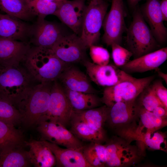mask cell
I'll return each mask as SVG.
<instances>
[{"label":"cell","mask_w":167,"mask_h":167,"mask_svg":"<svg viewBox=\"0 0 167 167\" xmlns=\"http://www.w3.org/2000/svg\"><path fill=\"white\" fill-rule=\"evenodd\" d=\"M48 0L51 2H53L54 3H57V4H61L63 2L65 1H66V0Z\"/></svg>","instance_id":"cell-41"},{"label":"cell","mask_w":167,"mask_h":167,"mask_svg":"<svg viewBox=\"0 0 167 167\" xmlns=\"http://www.w3.org/2000/svg\"><path fill=\"white\" fill-rule=\"evenodd\" d=\"M129 6L132 8L135 9L138 2L141 0H127Z\"/></svg>","instance_id":"cell-40"},{"label":"cell","mask_w":167,"mask_h":167,"mask_svg":"<svg viewBox=\"0 0 167 167\" xmlns=\"http://www.w3.org/2000/svg\"><path fill=\"white\" fill-rule=\"evenodd\" d=\"M151 84V86L156 95L167 109V89L164 85L162 82L160 80H157Z\"/></svg>","instance_id":"cell-37"},{"label":"cell","mask_w":167,"mask_h":167,"mask_svg":"<svg viewBox=\"0 0 167 167\" xmlns=\"http://www.w3.org/2000/svg\"><path fill=\"white\" fill-rule=\"evenodd\" d=\"M25 144L23 134L15 126L0 120V151Z\"/></svg>","instance_id":"cell-27"},{"label":"cell","mask_w":167,"mask_h":167,"mask_svg":"<svg viewBox=\"0 0 167 167\" xmlns=\"http://www.w3.org/2000/svg\"><path fill=\"white\" fill-rule=\"evenodd\" d=\"M105 146V166H123L134 158L135 154L126 144L112 139L108 141Z\"/></svg>","instance_id":"cell-20"},{"label":"cell","mask_w":167,"mask_h":167,"mask_svg":"<svg viewBox=\"0 0 167 167\" xmlns=\"http://www.w3.org/2000/svg\"><path fill=\"white\" fill-rule=\"evenodd\" d=\"M83 63L89 78L101 86H112L133 77L115 65L109 64L99 65L87 60Z\"/></svg>","instance_id":"cell-11"},{"label":"cell","mask_w":167,"mask_h":167,"mask_svg":"<svg viewBox=\"0 0 167 167\" xmlns=\"http://www.w3.org/2000/svg\"><path fill=\"white\" fill-rule=\"evenodd\" d=\"M137 105L138 116L140 119V126H142L139 127L137 131L144 128L146 129L145 133L153 132L157 131L166 125V118L157 116Z\"/></svg>","instance_id":"cell-30"},{"label":"cell","mask_w":167,"mask_h":167,"mask_svg":"<svg viewBox=\"0 0 167 167\" xmlns=\"http://www.w3.org/2000/svg\"><path fill=\"white\" fill-rule=\"evenodd\" d=\"M155 70L157 72L158 76L164 80V81H165V83L167 84V74L159 70L158 68L156 69Z\"/></svg>","instance_id":"cell-39"},{"label":"cell","mask_w":167,"mask_h":167,"mask_svg":"<svg viewBox=\"0 0 167 167\" xmlns=\"http://www.w3.org/2000/svg\"><path fill=\"white\" fill-rule=\"evenodd\" d=\"M31 49L24 41L0 39V69L19 65Z\"/></svg>","instance_id":"cell-13"},{"label":"cell","mask_w":167,"mask_h":167,"mask_svg":"<svg viewBox=\"0 0 167 167\" xmlns=\"http://www.w3.org/2000/svg\"><path fill=\"white\" fill-rule=\"evenodd\" d=\"M136 99L139 105L152 112L158 106H164L156 95L151 84L143 90Z\"/></svg>","instance_id":"cell-34"},{"label":"cell","mask_w":167,"mask_h":167,"mask_svg":"<svg viewBox=\"0 0 167 167\" xmlns=\"http://www.w3.org/2000/svg\"><path fill=\"white\" fill-rule=\"evenodd\" d=\"M58 79L63 87L72 91L92 93L97 92L87 76L78 68L70 64L66 67Z\"/></svg>","instance_id":"cell-17"},{"label":"cell","mask_w":167,"mask_h":167,"mask_svg":"<svg viewBox=\"0 0 167 167\" xmlns=\"http://www.w3.org/2000/svg\"><path fill=\"white\" fill-rule=\"evenodd\" d=\"M125 11L123 0H112L110 9L106 14L102 26V39L107 46L113 43L121 45L122 35L126 28Z\"/></svg>","instance_id":"cell-8"},{"label":"cell","mask_w":167,"mask_h":167,"mask_svg":"<svg viewBox=\"0 0 167 167\" xmlns=\"http://www.w3.org/2000/svg\"><path fill=\"white\" fill-rule=\"evenodd\" d=\"M108 6L103 0H91L86 6L79 36L87 48L98 41Z\"/></svg>","instance_id":"cell-6"},{"label":"cell","mask_w":167,"mask_h":167,"mask_svg":"<svg viewBox=\"0 0 167 167\" xmlns=\"http://www.w3.org/2000/svg\"><path fill=\"white\" fill-rule=\"evenodd\" d=\"M31 165L28 151L23 147L0 151V167H27Z\"/></svg>","instance_id":"cell-26"},{"label":"cell","mask_w":167,"mask_h":167,"mask_svg":"<svg viewBox=\"0 0 167 167\" xmlns=\"http://www.w3.org/2000/svg\"><path fill=\"white\" fill-rule=\"evenodd\" d=\"M87 49L80 36L74 33L63 35L51 48L60 60L69 64L86 60Z\"/></svg>","instance_id":"cell-10"},{"label":"cell","mask_w":167,"mask_h":167,"mask_svg":"<svg viewBox=\"0 0 167 167\" xmlns=\"http://www.w3.org/2000/svg\"><path fill=\"white\" fill-rule=\"evenodd\" d=\"M155 78L154 75L140 78L133 77L113 86L105 87L101 98L102 102L110 108L118 102H134Z\"/></svg>","instance_id":"cell-5"},{"label":"cell","mask_w":167,"mask_h":167,"mask_svg":"<svg viewBox=\"0 0 167 167\" xmlns=\"http://www.w3.org/2000/svg\"><path fill=\"white\" fill-rule=\"evenodd\" d=\"M110 108L105 105L91 109L73 110L72 116L83 121L96 130L104 131L103 126L106 122Z\"/></svg>","instance_id":"cell-23"},{"label":"cell","mask_w":167,"mask_h":167,"mask_svg":"<svg viewBox=\"0 0 167 167\" xmlns=\"http://www.w3.org/2000/svg\"><path fill=\"white\" fill-rule=\"evenodd\" d=\"M27 10L32 15L38 18L54 15L61 4L48 0H22Z\"/></svg>","instance_id":"cell-29"},{"label":"cell","mask_w":167,"mask_h":167,"mask_svg":"<svg viewBox=\"0 0 167 167\" xmlns=\"http://www.w3.org/2000/svg\"><path fill=\"white\" fill-rule=\"evenodd\" d=\"M140 10L157 42L159 44L165 43L167 30L163 23L159 0H147Z\"/></svg>","instance_id":"cell-14"},{"label":"cell","mask_w":167,"mask_h":167,"mask_svg":"<svg viewBox=\"0 0 167 167\" xmlns=\"http://www.w3.org/2000/svg\"><path fill=\"white\" fill-rule=\"evenodd\" d=\"M73 111L62 86L57 80L55 81L52 84L47 110L37 124L50 121L59 123L66 127L70 125Z\"/></svg>","instance_id":"cell-7"},{"label":"cell","mask_w":167,"mask_h":167,"mask_svg":"<svg viewBox=\"0 0 167 167\" xmlns=\"http://www.w3.org/2000/svg\"><path fill=\"white\" fill-rule=\"evenodd\" d=\"M85 0H66L54 14L74 33L80 34L86 6Z\"/></svg>","instance_id":"cell-12"},{"label":"cell","mask_w":167,"mask_h":167,"mask_svg":"<svg viewBox=\"0 0 167 167\" xmlns=\"http://www.w3.org/2000/svg\"><path fill=\"white\" fill-rule=\"evenodd\" d=\"M0 120L15 126L21 122V115L13 104L0 97Z\"/></svg>","instance_id":"cell-32"},{"label":"cell","mask_w":167,"mask_h":167,"mask_svg":"<svg viewBox=\"0 0 167 167\" xmlns=\"http://www.w3.org/2000/svg\"><path fill=\"white\" fill-rule=\"evenodd\" d=\"M24 61L27 70L39 83L57 80L69 64L60 60L51 49L36 46L31 49Z\"/></svg>","instance_id":"cell-1"},{"label":"cell","mask_w":167,"mask_h":167,"mask_svg":"<svg viewBox=\"0 0 167 167\" xmlns=\"http://www.w3.org/2000/svg\"><path fill=\"white\" fill-rule=\"evenodd\" d=\"M1 69H0V71Z\"/></svg>","instance_id":"cell-42"},{"label":"cell","mask_w":167,"mask_h":167,"mask_svg":"<svg viewBox=\"0 0 167 167\" xmlns=\"http://www.w3.org/2000/svg\"><path fill=\"white\" fill-rule=\"evenodd\" d=\"M36 81L27 70L19 65L0 71V97L15 106L28 94Z\"/></svg>","instance_id":"cell-3"},{"label":"cell","mask_w":167,"mask_h":167,"mask_svg":"<svg viewBox=\"0 0 167 167\" xmlns=\"http://www.w3.org/2000/svg\"><path fill=\"white\" fill-rule=\"evenodd\" d=\"M37 125L41 140L66 148L82 150L84 145L81 140L60 123L46 121L40 122Z\"/></svg>","instance_id":"cell-9"},{"label":"cell","mask_w":167,"mask_h":167,"mask_svg":"<svg viewBox=\"0 0 167 167\" xmlns=\"http://www.w3.org/2000/svg\"><path fill=\"white\" fill-rule=\"evenodd\" d=\"M89 48V54L93 63L101 66L109 64L110 54L106 49L95 45H92Z\"/></svg>","instance_id":"cell-36"},{"label":"cell","mask_w":167,"mask_h":167,"mask_svg":"<svg viewBox=\"0 0 167 167\" xmlns=\"http://www.w3.org/2000/svg\"><path fill=\"white\" fill-rule=\"evenodd\" d=\"M111 46L113 59L115 65L118 67L126 64L132 56V54L130 50L119 44L113 43Z\"/></svg>","instance_id":"cell-35"},{"label":"cell","mask_w":167,"mask_h":167,"mask_svg":"<svg viewBox=\"0 0 167 167\" xmlns=\"http://www.w3.org/2000/svg\"><path fill=\"white\" fill-rule=\"evenodd\" d=\"M0 9L21 20L28 19L32 16L22 0H0Z\"/></svg>","instance_id":"cell-31"},{"label":"cell","mask_w":167,"mask_h":167,"mask_svg":"<svg viewBox=\"0 0 167 167\" xmlns=\"http://www.w3.org/2000/svg\"><path fill=\"white\" fill-rule=\"evenodd\" d=\"M139 136V138L148 148L153 150H166V137L162 132L157 131L147 132Z\"/></svg>","instance_id":"cell-33"},{"label":"cell","mask_w":167,"mask_h":167,"mask_svg":"<svg viewBox=\"0 0 167 167\" xmlns=\"http://www.w3.org/2000/svg\"><path fill=\"white\" fill-rule=\"evenodd\" d=\"M32 28L20 19L0 14V39L24 41L31 35Z\"/></svg>","instance_id":"cell-19"},{"label":"cell","mask_w":167,"mask_h":167,"mask_svg":"<svg viewBox=\"0 0 167 167\" xmlns=\"http://www.w3.org/2000/svg\"><path fill=\"white\" fill-rule=\"evenodd\" d=\"M70 126L71 132L81 140L101 143L105 140L104 131L94 129L85 122L72 115Z\"/></svg>","instance_id":"cell-24"},{"label":"cell","mask_w":167,"mask_h":167,"mask_svg":"<svg viewBox=\"0 0 167 167\" xmlns=\"http://www.w3.org/2000/svg\"><path fill=\"white\" fill-rule=\"evenodd\" d=\"M126 42L134 59L160 47L138 8H135L132 21L127 30Z\"/></svg>","instance_id":"cell-4"},{"label":"cell","mask_w":167,"mask_h":167,"mask_svg":"<svg viewBox=\"0 0 167 167\" xmlns=\"http://www.w3.org/2000/svg\"><path fill=\"white\" fill-rule=\"evenodd\" d=\"M138 110L135 101L116 103L110 108L106 122L112 127L127 124L138 116Z\"/></svg>","instance_id":"cell-22"},{"label":"cell","mask_w":167,"mask_h":167,"mask_svg":"<svg viewBox=\"0 0 167 167\" xmlns=\"http://www.w3.org/2000/svg\"><path fill=\"white\" fill-rule=\"evenodd\" d=\"M31 163L35 167H52L56 165V160L53 152L43 140L32 139L25 141Z\"/></svg>","instance_id":"cell-21"},{"label":"cell","mask_w":167,"mask_h":167,"mask_svg":"<svg viewBox=\"0 0 167 167\" xmlns=\"http://www.w3.org/2000/svg\"><path fill=\"white\" fill-rule=\"evenodd\" d=\"M43 141L54 155L56 167H92L85 160L82 150L63 148L56 144Z\"/></svg>","instance_id":"cell-18"},{"label":"cell","mask_w":167,"mask_h":167,"mask_svg":"<svg viewBox=\"0 0 167 167\" xmlns=\"http://www.w3.org/2000/svg\"><path fill=\"white\" fill-rule=\"evenodd\" d=\"M31 35L36 47L51 49L64 34L58 24L46 21L45 18H38L36 24L32 27Z\"/></svg>","instance_id":"cell-15"},{"label":"cell","mask_w":167,"mask_h":167,"mask_svg":"<svg viewBox=\"0 0 167 167\" xmlns=\"http://www.w3.org/2000/svg\"><path fill=\"white\" fill-rule=\"evenodd\" d=\"M167 59V48L164 47L129 61L121 69L128 73L156 70Z\"/></svg>","instance_id":"cell-16"},{"label":"cell","mask_w":167,"mask_h":167,"mask_svg":"<svg viewBox=\"0 0 167 167\" xmlns=\"http://www.w3.org/2000/svg\"><path fill=\"white\" fill-rule=\"evenodd\" d=\"M53 82L40 83L35 85L15 105L21 115V122L26 127L37 124L46 112Z\"/></svg>","instance_id":"cell-2"},{"label":"cell","mask_w":167,"mask_h":167,"mask_svg":"<svg viewBox=\"0 0 167 167\" xmlns=\"http://www.w3.org/2000/svg\"><path fill=\"white\" fill-rule=\"evenodd\" d=\"M160 8L164 21L167 20V0L160 1Z\"/></svg>","instance_id":"cell-38"},{"label":"cell","mask_w":167,"mask_h":167,"mask_svg":"<svg viewBox=\"0 0 167 167\" xmlns=\"http://www.w3.org/2000/svg\"><path fill=\"white\" fill-rule=\"evenodd\" d=\"M105 146L101 143L90 142L83 146L82 152L87 161L92 167L105 166Z\"/></svg>","instance_id":"cell-28"},{"label":"cell","mask_w":167,"mask_h":167,"mask_svg":"<svg viewBox=\"0 0 167 167\" xmlns=\"http://www.w3.org/2000/svg\"><path fill=\"white\" fill-rule=\"evenodd\" d=\"M63 88L73 110L81 111L97 107L102 103L101 98L96 93L75 91Z\"/></svg>","instance_id":"cell-25"}]
</instances>
